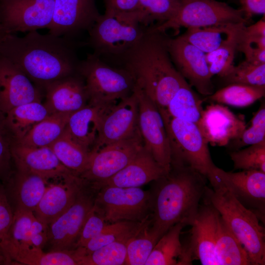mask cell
I'll return each instance as SVG.
<instances>
[{
  "mask_svg": "<svg viewBox=\"0 0 265 265\" xmlns=\"http://www.w3.org/2000/svg\"><path fill=\"white\" fill-rule=\"evenodd\" d=\"M82 44L73 39L37 30L23 37L14 34L0 36V55L7 59L36 85L47 84L78 72L80 62L76 49Z\"/></svg>",
  "mask_w": 265,
  "mask_h": 265,
  "instance_id": "obj_1",
  "label": "cell"
},
{
  "mask_svg": "<svg viewBox=\"0 0 265 265\" xmlns=\"http://www.w3.org/2000/svg\"><path fill=\"white\" fill-rule=\"evenodd\" d=\"M168 37L153 26L147 27L140 40L118 64L131 73L136 84L159 109H165L176 91L187 82L172 61Z\"/></svg>",
  "mask_w": 265,
  "mask_h": 265,
  "instance_id": "obj_2",
  "label": "cell"
},
{
  "mask_svg": "<svg viewBox=\"0 0 265 265\" xmlns=\"http://www.w3.org/2000/svg\"><path fill=\"white\" fill-rule=\"evenodd\" d=\"M207 178L188 166L170 165L168 172L155 181L151 194L152 229L161 237L179 222L190 224L206 187Z\"/></svg>",
  "mask_w": 265,
  "mask_h": 265,
  "instance_id": "obj_3",
  "label": "cell"
},
{
  "mask_svg": "<svg viewBox=\"0 0 265 265\" xmlns=\"http://www.w3.org/2000/svg\"><path fill=\"white\" fill-rule=\"evenodd\" d=\"M203 198L219 212L247 251L252 265H265V232L257 216L224 187H207Z\"/></svg>",
  "mask_w": 265,
  "mask_h": 265,
  "instance_id": "obj_4",
  "label": "cell"
},
{
  "mask_svg": "<svg viewBox=\"0 0 265 265\" xmlns=\"http://www.w3.org/2000/svg\"><path fill=\"white\" fill-rule=\"evenodd\" d=\"M146 27L124 14L105 12L88 31L87 44L103 61L118 64L140 40Z\"/></svg>",
  "mask_w": 265,
  "mask_h": 265,
  "instance_id": "obj_5",
  "label": "cell"
},
{
  "mask_svg": "<svg viewBox=\"0 0 265 265\" xmlns=\"http://www.w3.org/2000/svg\"><path fill=\"white\" fill-rule=\"evenodd\" d=\"M78 72L84 80L88 103H117L130 95L135 85L129 71L112 66L93 53L80 61Z\"/></svg>",
  "mask_w": 265,
  "mask_h": 265,
  "instance_id": "obj_6",
  "label": "cell"
},
{
  "mask_svg": "<svg viewBox=\"0 0 265 265\" xmlns=\"http://www.w3.org/2000/svg\"><path fill=\"white\" fill-rule=\"evenodd\" d=\"M159 110L169 138L170 165L190 167L206 176L215 164L211 156L209 143L197 124L171 117L163 111Z\"/></svg>",
  "mask_w": 265,
  "mask_h": 265,
  "instance_id": "obj_7",
  "label": "cell"
},
{
  "mask_svg": "<svg viewBox=\"0 0 265 265\" xmlns=\"http://www.w3.org/2000/svg\"><path fill=\"white\" fill-rule=\"evenodd\" d=\"M180 7L169 20L157 26V30L177 31L181 27H209L231 24H246L249 19L240 8L236 9L217 0H179Z\"/></svg>",
  "mask_w": 265,
  "mask_h": 265,
  "instance_id": "obj_8",
  "label": "cell"
},
{
  "mask_svg": "<svg viewBox=\"0 0 265 265\" xmlns=\"http://www.w3.org/2000/svg\"><path fill=\"white\" fill-rule=\"evenodd\" d=\"M94 206L106 221L141 222L148 218L151 193L138 187L106 186L98 189Z\"/></svg>",
  "mask_w": 265,
  "mask_h": 265,
  "instance_id": "obj_9",
  "label": "cell"
},
{
  "mask_svg": "<svg viewBox=\"0 0 265 265\" xmlns=\"http://www.w3.org/2000/svg\"><path fill=\"white\" fill-rule=\"evenodd\" d=\"M206 177L212 187L227 189L265 223V173L255 170L227 172L215 165Z\"/></svg>",
  "mask_w": 265,
  "mask_h": 265,
  "instance_id": "obj_10",
  "label": "cell"
},
{
  "mask_svg": "<svg viewBox=\"0 0 265 265\" xmlns=\"http://www.w3.org/2000/svg\"><path fill=\"white\" fill-rule=\"evenodd\" d=\"M144 147L138 130L132 135L90 153L80 177L89 185L108 179L129 164Z\"/></svg>",
  "mask_w": 265,
  "mask_h": 265,
  "instance_id": "obj_11",
  "label": "cell"
},
{
  "mask_svg": "<svg viewBox=\"0 0 265 265\" xmlns=\"http://www.w3.org/2000/svg\"><path fill=\"white\" fill-rule=\"evenodd\" d=\"M54 0H0V33L30 32L50 26Z\"/></svg>",
  "mask_w": 265,
  "mask_h": 265,
  "instance_id": "obj_12",
  "label": "cell"
},
{
  "mask_svg": "<svg viewBox=\"0 0 265 265\" xmlns=\"http://www.w3.org/2000/svg\"><path fill=\"white\" fill-rule=\"evenodd\" d=\"M138 105V124L145 149L167 170L170 169L169 138L162 116L156 104L135 83Z\"/></svg>",
  "mask_w": 265,
  "mask_h": 265,
  "instance_id": "obj_13",
  "label": "cell"
},
{
  "mask_svg": "<svg viewBox=\"0 0 265 265\" xmlns=\"http://www.w3.org/2000/svg\"><path fill=\"white\" fill-rule=\"evenodd\" d=\"M168 52L176 69L201 94L209 96L213 86L206 53L179 36L167 39Z\"/></svg>",
  "mask_w": 265,
  "mask_h": 265,
  "instance_id": "obj_14",
  "label": "cell"
},
{
  "mask_svg": "<svg viewBox=\"0 0 265 265\" xmlns=\"http://www.w3.org/2000/svg\"><path fill=\"white\" fill-rule=\"evenodd\" d=\"M85 188V186L73 205L48 226L49 251L76 249L85 220L94 205L95 197Z\"/></svg>",
  "mask_w": 265,
  "mask_h": 265,
  "instance_id": "obj_15",
  "label": "cell"
},
{
  "mask_svg": "<svg viewBox=\"0 0 265 265\" xmlns=\"http://www.w3.org/2000/svg\"><path fill=\"white\" fill-rule=\"evenodd\" d=\"M138 119V100L134 90L130 95L119 101L104 114L95 144L90 152L133 134L139 130Z\"/></svg>",
  "mask_w": 265,
  "mask_h": 265,
  "instance_id": "obj_16",
  "label": "cell"
},
{
  "mask_svg": "<svg viewBox=\"0 0 265 265\" xmlns=\"http://www.w3.org/2000/svg\"><path fill=\"white\" fill-rule=\"evenodd\" d=\"M100 15L95 0H54L48 33L73 39L88 31Z\"/></svg>",
  "mask_w": 265,
  "mask_h": 265,
  "instance_id": "obj_17",
  "label": "cell"
},
{
  "mask_svg": "<svg viewBox=\"0 0 265 265\" xmlns=\"http://www.w3.org/2000/svg\"><path fill=\"white\" fill-rule=\"evenodd\" d=\"M197 125L207 142L214 146H227L246 128L243 116L213 103L204 109Z\"/></svg>",
  "mask_w": 265,
  "mask_h": 265,
  "instance_id": "obj_18",
  "label": "cell"
},
{
  "mask_svg": "<svg viewBox=\"0 0 265 265\" xmlns=\"http://www.w3.org/2000/svg\"><path fill=\"white\" fill-rule=\"evenodd\" d=\"M11 153L16 169L35 173L48 181L78 176L62 164L49 146L29 147L13 139Z\"/></svg>",
  "mask_w": 265,
  "mask_h": 265,
  "instance_id": "obj_19",
  "label": "cell"
},
{
  "mask_svg": "<svg viewBox=\"0 0 265 265\" xmlns=\"http://www.w3.org/2000/svg\"><path fill=\"white\" fill-rule=\"evenodd\" d=\"M220 216L219 212L204 200L189 224L191 236L188 245L194 259L199 260L203 265H219L215 245Z\"/></svg>",
  "mask_w": 265,
  "mask_h": 265,
  "instance_id": "obj_20",
  "label": "cell"
},
{
  "mask_svg": "<svg viewBox=\"0 0 265 265\" xmlns=\"http://www.w3.org/2000/svg\"><path fill=\"white\" fill-rule=\"evenodd\" d=\"M41 88L13 63L0 55V111L31 102H41Z\"/></svg>",
  "mask_w": 265,
  "mask_h": 265,
  "instance_id": "obj_21",
  "label": "cell"
},
{
  "mask_svg": "<svg viewBox=\"0 0 265 265\" xmlns=\"http://www.w3.org/2000/svg\"><path fill=\"white\" fill-rule=\"evenodd\" d=\"M44 105L51 114L72 113L88 103L85 82L79 72L47 84Z\"/></svg>",
  "mask_w": 265,
  "mask_h": 265,
  "instance_id": "obj_22",
  "label": "cell"
},
{
  "mask_svg": "<svg viewBox=\"0 0 265 265\" xmlns=\"http://www.w3.org/2000/svg\"><path fill=\"white\" fill-rule=\"evenodd\" d=\"M87 184L77 176L48 184L42 199L33 212L34 215L49 226L73 205Z\"/></svg>",
  "mask_w": 265,
  "mask_h": 265,
  "instance_id": "obj_23",
  "label": "cell"
},
{
  "mask_svg": "<svg viewBox=\"0 0 265 265\" xmlns=\"http://www.w3.org/2000/svg\"><path fill=\"white\" fill-rule=\"evenodd\" d=\"M169 170L159 164L143 147L125 167L110 178L91 185L94 189L106 186L138 187L164 176Z\"/></svg>",
  "mask_w": 265,
  "mask_h": 265,
  "instance_id": "obj_24",
  "label": "cell"
},
{
  "mask_svg": "<svg viewBox=\"0 0 265 265\" xmlns=\"http://www.w3.org/2000/svg\"><path fill=\"white\" fill-rule=\"evenodd\" d=\"M116 103H88L70 115L65 130L73 140L90 152L95 144L103 116Z\"/></svg>",
  "mask_w": 265,
  "mask_h": 265,
  "instance_id": "obj_25",
  "label": "cell"
},
{
  "mask_svg": "<svg viewBox=\"0 0 265 265\" xmlns=\"http://www.w3.org/2000/svg\"><path fill=\"white\" fill-rule=\"evenodd\" d=\"M4 189L10 203L15 209L33 212L42 199L48 185V181L35 173L16 169L5 182Z\"/></svg>",
  "mask_w": 265,
  "mask_h": 265,
  "instance_id": "obj_26",
  "label": "cell"
},
{
  "mask_svg": "<svg viewBox=\"0 0 265 265\" xmlns=\"http://www.w3.org/2000/svg\"><path fill=\"white\" fill-rule=\"evenodd\" d=\"M186 225L179 222L170 228L158 240L145 265H189L193 254L187 243L183 244L180 235Z\"/></svg>",
  "mask_w": 265,
  "mask_h": 265,
  "instance_id": "obj_27",
  "label": "cell"
},
{
  "mask_svg": "<svg viewBox=\"0 0 265 265\" xmlns=\"http://www.w3.org/2000/svg\"><path fill=\"white\" fill-rule=\"evenodd\" d=\"M244 23L188 28L179 36L205 53L220 47L238 32Z\"/></svg>",
  "mask_w": 265,
  "mask_h": 265,
  "instance_id": "obj_28",
  "label": "cell"
},
{
  "mask_svg": "<svg viewBox=\"0 0 265 265\" xmlns=\"http://www.w3.org/2000/svg\"><path fill=\"white\" fill-rule=\"evenodd\" d=\"M50 114L41 102H31L17 106L8 111L5 114V122L13 139L19 140Z\"/></svg>",
  "mask_w": 265,
  "mask_h": 265,
  "instance_id": "obj_29",
  "label": "cell"
},
{
  "mask_svg": "<svg viewBox=\"0 0 265 265\" xmlns=\"http://www.w3.org/2000/svg\"><path fill=\"white\" fill-rule=\"evenodd\" d=\"M215 254L219 265H252L247 251L221 215L218 222Z\"/></svg>",
  "mask_w": 265,
  "mask_h": 265,
  "instance_id": "obj_30",
  "label": "cell"
},
{
  "mask_svg": "<svg viewBox=\"0 0 265 265\" xmlns=\"http://www.w3.org/2000/svg\"><path fill=\"white\" fill-rule=\"evenodd\" d=\"M72 113H52L37 124L22 139L15 140L32 147L49 146L64 131Z\"/></svg>",
  "mask_w": 265,
  "mask_h": 265,
  "instance_id": "obj_31",
  "label": "cell"
},
{
  "mask_svg": "<svg viewBox=\"0 0 265 265\" xmlns=\"http://www.w3.org/2000/svg\"><path fill=\"white\" fill-rule=\"evenodd\" d=\"M203 100L186 82L175 93L163 111L169 116L197 124L204 108Z\"/></svg>",
  "mask_w": 265,
  "mask_h": 265,
  "instance_id": "obj_32",
  "label": "cell"
},
{
  "mask_svg": "<svg viewBox=\"0 0 265 265\" xmlns=\"http://www.w3.org/2000/svg\"><path fill=\"white\" fill-rule=\"evenodd\" d=\"M237 51L242 53L245 60L255 64L265 63V21L242 26L239 32Z\"/></svg>",
  "mask_w": 265,
  "mask_h": 265,
  "instance_id": "obj_33",
  "label": "cell"
},
{
  "mask_svg": "<svg viewBox=\"0 0 265 265\" xmlns=\"http://www.w3.org/2000/svg\"><path fill=\"white\" fill-rule=\"evenodd\" d=\"M149 218V216L141 222L120 221L106 224L99 235L89 241L84 247L76 249L81 257L109 243L129 239L142 227Z\"/></svg>",
  "mask_w": 265,
  "mask_h": 265,
  "instance_id": "obj_34",
  "label": "cell"
},
{
  "mask_svg": "<svg viewBox=\"0 0 265 265\" xmlns=\"http://www.w3.org/2000/svg\"><path fill=\"white\" fill-rule=\"evenodd\" d=\"M49 147L66 168L80 177L87 165L90 152L72 139L65 130Z\"/></svg>",
  "mask_w": 265,
  "mask_h": 265,
  "instance_id": "obj_35",
  "label": "cell"
},
{
  "mask_svg": "<svg viewBox=\"0 0 265 265\" xmlns=\"http://www.w3.org/2000/svg\"><path fill=\"white\" fill-rule=\"evenodd\" d=\"M265 94V86L232 83L226 85L207 97L215 103L243 107L252 105L263 97Z\"/></svg>",
  "mask_w": 265,
  "mask_h": 265,
  "instance_id": "obj_36",
  "label": "cell"
},
{
  "mask_svg": "<svg viewBox=\"0 0 265 265\" xmlns=\"http://www.w3.org/2000/svg\"><path fill=\"white\" fill-rule=\"evenodd\" d=\"M180 6L179 0H139L135 20L145 27L159 25L172 19Z\"/></svg>",
  "mask_w": 265,
  "mask_h": 265,
  "instance_id": "obj_37",
  "label": "cell"
},
{
  "mask_svg": "<svg viewBox=\"0 0 265 265\" xmlns=\"http://www.w3.org/2000/svg\"><path fill=\"white\" fill-rule=\"evenodd\" d=\"M160 237L152 229L149 218L142 227L127 242L128 265H145Z\"/></svg>",
  "mask_w": 265,
  "mask_h": 265,
  "instance_id": "obj_38",
  "label": "cell"
},
{
  "mask_svg": "<svg viewBox=\"0 0 265 265\" xmlns=\"http://www.w3.org/2000/svg\"><path fill=\"white\" fill-rule=\"evenodd\" d=\"M13 212L11 226L5 237L0 242L7 255L17 247L30 245L29 231L34 216L32 212L23 209H16Z\"/></svg>",
  "mask_w": 265,
  "mask_h": 265,
  "instance_id": "obj_39",
  "label": "cell"
},
{
  "mask_svg": "<svg viewBox=\"0 0 265 265\" xmlns=\"http://www.w3.org/2000/svg\"><path fill=\"white\" fill-rule=\"evenodd\" d=\"M128 239L109 243L89 254L80 257V265H125Z\"/></svg>",
  "mask_w": 265,
  "mask_h": 265,
  "instance_id": "obj_40",
  "label": "cell"
},
{
  "mask_svg": "<svg viewBox=\"0 0 265 265\" xmlns=\"http://www.w3.org/2000/svg\"><path fill=\"white\" fill-rule=\"evenodd\" d=\"M227 85L238 83L252 86H265V63L255 64L244 60L233 65L221 78Z\"/></svg>",
  "mask_w": 265,
  "mask_h": 265,
  "instance_id": "obj_41",
  "label": "cell"
},
{
  "mask_svg": "<svg viewBox=\"0 0 265 265\" xmlns=\"http://www.w3.org/2000/svg\"><path fill=\"white\" fill-rule=\"evenodd\" d=\"M240 29L228 42L216 50L206 53V60L212 76L218 75L221 78L223 77L234 65V59L237 51L238 36Z\"/></svg>",
  "mask_w": 265,
  "mask_h": 265,
  "instance_id": "obj_42",
  "label": "cell"
},
{
  "mask_svg": "<svg viewBox=\"0 0 265 265\" xmlns=\"http://www.w3.org/2000/svg\"><path fill=\"white\" fill-rule=\"evenodd\" d=\"M234 169L259 170L265 173V141L229 154Z\"/></svg>",
  "mask_w": 265,
  "mask_h": 265,
  "instance_id": "obj_43",
  "label": "cell"
},
{
  "mask_svg": "<svg viewBox=\"0 0 265 265\" xmlns=\"http://www.w3.org/2000/svg\"><path fill=\"white\" fill-rule=\"evenodd\" d=\"M265 141V105L262 104L250 121V126L246 128L237 138L227 146L233 151Z\"/></svg>",
  "mask_w": 265,
  "mask_h": 265,
  "instance_id": "obj_44",
  "label": "cell"
},
{
  "mask_svg": "<svg viewBox=\"0 0 265 265\" xmlns=\"http://www.w3.org/2000/svg\"><path fill=\"white\" fill-rule=\"evenodd\" d=\"M13 139L5 122V114L0 111V180L3 182L11 175V146Z\"/></svg>",
  "mask_w": 265,
  "mask_h": 265,
  "instance_id": "obj_45",
  "label": "cell"
},
{
  "mask_svg": "<svg viewBox=\"0 0 265 265\" xmlns=\"http://www.w3.org/2000/svg\"><path fill=\"white\" fill-rule=\"evenodd\" d=\"M104 217L94 206L85 220L76 245V249L84 247L91 239L100 234L106 225Z\"/></svg>",
  "mask_w": 265,
  "mask_h": 265,
  "instance_id": "obj_46",
  "label": "cell"
},
{
  "mask_svg": "<svg viewBox=\"0 0 265 265\" xmlns=\"http://www.w3.org/2000/svg\"><path fill=\"white\" fill-rule=\"evenodd\" d=\"M13 213L4 188L0 187V242L8 231L13 220Z\"/></svg>",
  "mask_w": 265,
  "mask_h": 265,
  "instance_id": "obj_47",
  "label": "cell"
},
{
  "mask_svg": "<svg viewBox=\"0 0 265 265\" xmlns=\"http://www.w3.org/2000/svg\"><path fill=\"white\" fill-rule=\"evenodd\" d=\"M48 232V226L34 215L29 231V245L43 249L47 243Z\"/></svg>",
  "mask_w": 265,
  "mask_h": 265,
  "instance_id": "obj_48",
  "label": "cell"
},
{
  "mask_svg": "<svg viewBox=\"0 0 265 265\" xmlns=\"http://www.w3.org/2000/svg\"><path fill=\"white\" fill-rule=\"evenodd\" d=\"M139 0H104L105 12L114 14H130L136 11Z\"/></svg>",
  "mask_w": 265,
  "mask_h": 265,
  "instance_id": "obj_49",
  "label": "cell"
},
{
  "mask_svg": "<svg viewBox=\"0 0 265 265\" xmlns=\"http://www.w3.org/2000/svg\"><path fill=\"white\" fill-rule=\"evenodd\" d=\"M240 3L241 9L244 11L246 17L249 20L254 15L265 13V0H238Z\"/></svg>",
  "mask_w": 265,
  "mask_h": 265,
  "instance_id": "obj_50",
  "label": "cell"
},
{
  "mask_svg": "<svg viewBox=\"0 0 265 265\" xmlns=\"http://www.w3.org/2000/svg\"><path fill=\"white\" fill-rule=\"evenodd\" d=\"M13 262L5 252L0 243V265H12Z\"/></svg>",
  "mask_w": 265,
  "mask_h": 265,
  "instance_id": "obj_51",
  "label": "cell"
},
{
  "mask_svg": "<svg viewBox=\"0 0 265 265\" xmlns=\"http://www.w3.org/2000/svg\"></svg>",
  "mask_w": 265,
  "mask_h": 265,
  "instance_id": "obj_52",
  "label": "cell"
}]
</instances>
